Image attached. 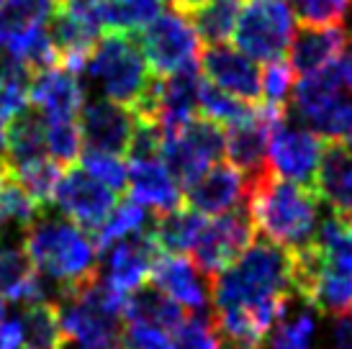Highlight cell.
<instances>
[{
    "instance_id": "obj_1",
    "label": "cell",
    "mask_w": 352,
    "mask_h": 349,
    "mask_svg": "<svg viewBox=\"0 0 352 349\" xmlns=\"http://www.w3.org/2000/svg\"><path fill=\"white\" fill-rule=\"evenodd\" d=\"M294 293L291 254L265 236H257L234 264L211 280L214 311H252L267 331H273L288 313Z\"/></svg>"
},
{
    "instance_id": "obj_2",
    "label": "cell",
    "mask_w": 352,
    "mask_h": 349,
    "mask_svg": "<svg viewBox=\"0 0 352 349\" xmlns=\"http://www.w3.org/2000/svg\"><path fill=\"white\" fill-rule=\"evenodd\" d=\"M319 195L309 185L283 180L273 167L247 183V208L257 232L285 252L303 249L316 239L319 229Z\"/></svg>"
},
{
    "instance_id": "obj_3",
    "label": "cell",
    "mask_w": 352,
    "mask_h": 349,
    "mask_svg": "<svg viewBox=\"0 0 352 349\" xmlns=\"http://www.w3.org/2000/svg\"><path fill=\"white\" fill-rule=\"evenodd\" d=\"M23 247L34 267L57 285V301L100 278L98 247L69 218L41 214L23 236Z\"/></svg>"
},
{
    "instance_id": "obj_4",
    "label": "cell",
    "mask_w": 352,
    "mask_h": 349,
    "mask_svg": "<svg viewBox=\"0 0 352 349\" xmlns=\"http://www.w3.org/2000/svg\"><path fill=\"white\" fill-rule=\"evenodd\" d=\"M85 75L93 80L103 98L111 103L137 111L147 98L155 75L147 65L137 34L106 31L96 52L85 65Z\"/></svg>"
},
{
    "instance_id": "obj_5",
    "label": "cell",
    "mask_w": 352,
    "mask_h": 349,
    "mask_svg": "<svg viewBox=\"0 0 352 349\" xmlns=\"http://www.w3.org/2000/svg\"><path fill=\"white\" fill-rule=\"evenodd\" d=\"M124 303L126 298L103 278L62 295L57 308L67 341H75L78 349H124Z\"/></svg>"
},
{
    "instance_id": "obj_6",
    "label": "cell",
    "mask_w": 352,
    "mask_h": 349,
    "mask_svg": "<svg viewBox=\"0 0 352 349\" xmlns=\"http://www.w3.org/2000/svg\"><path fill=\"white\" fill-rule=\"evenodd\" d=\"M296 34L288 0H245L234 29L236 49L254 62H280Z\"/></svg>"
},
{
    "instance_id": "obj_7",
    "label": "cell",
    "mask_w": 352,
    "mask_h": 349,
    "mask_svg": "<svg viewBox=\"0 0 352 349\" xmlns=\"http://www.w3.org/2000/svg\"><path fill=\"white\" fill-rule=\"evenodd\" d=\"M139 44L155 78L198 67L201 59V39L188 16L177 8L162 10L144 31H139Z\"/></svg>"
},
{
    "instance_id": "obj_8",
    "label": "cell",
    "mask_w": 352,
    "mask_h": 349,
    "mask_svg": "<svg viewBox=\"0 0 352 349\" xmlns=\"http://www.w3.org/2000/svg\"><path fill=\"white\" fill-rule=\"evenodd\" d=\"M226 152V131L208 118L198 116L175 134L162 136V162L180 185H190L208 167L219 165Z\"/></svg>"
},
{
    "instance_id": "obj_9",
    "label": "cell",
    "mask_w": 352,
    "mask_h": 349,
    "mask_svg": "<svg viewBox=\"0 0 352 349\" xmlns=\"http://www.w3.org/2000/svg\"><path fill=\"white\" fill-rule=\"evenodd\" d=\"M298 118L324 142H342L352 131V95L337 90L324 72L303 75L294 90Z\"/></svg>"
},
{
    "instance_id": "obj_10",
    "label": "cell",
    "mask_w": 352,
    "mask_h": 349,
    "mask_svg": "<svg viewBox=\"0 0 352 349\" xmlns=\"http://www.w3.org/2000/svg\"><path fill=\"white\" fill-rule=\"evenodd\" d=\"M257 239V226L252 221L250 208H236L232 214L216 216L214 221H206L198 242L193 247V264L214 280L219 272L234 264L247 247Z\"/></svg>"
},
{
    "instance_id": "obj_11",
    "label": "cell",
    "mask_w": 352,
    "mask_h": 349,
    "mask_svg": "<svg viewBox=\"0 0 352 349\" xmlns=\"http://www.w3.org/2000/svg\"><path fill=\"white\" fill-rule=\"evenodd\" d=\"M285 121L283 108H273L267 103H254L252 113L226 131V159L245 174L247 183L263 177L270 170L267 152L275 128Z\"/></svg>"
},
{
    "instance_id": "obj_12",
    "label": "cell",
    "mask_w": 352,
    "mask_h": 349,
    "mask_svg": "<svg viewBox=\"0 0 352 349\" xmlns=\"http://www.w3.org/2000/svg\"><path fill=\"white\" fill-rule=\"evenodd\" d=\"M52 203L75 226L96 234L118 205V193L90 177L82 167H69L59 177Z\"/></svg>"
},
{
    "instance_id": "obj_13",
    "label": "cell",
    "mask_w": 352,
    "mask_h": 349,
    "mask_svg": "<svg viewBox=\"0 0 352 349\" xmlns=\"http://www.w3.org/2000/svg\"><path fill=\"white\" fill-rule=\"evenodd\" d=\"M322 136L314 131L291 126V124H280L275 128L273 139H270V152H267V162L273 167L275 174H280L283 180L298 185H314V177L319 172L324 155Z\"/></svg>"
},
{
    "instance_id": "obj_14",
    "label": "cell",
    "mask_w": 352,
    "mask_h": 349,
    "mask_svg": "<svg viewBox=\"0 0 352 349\" xmlns=\"http://www.w3.org/2000/svg\"><path fill=\"white\" fill-rule=\"evenodd\" d=\"M198 67L211 85L226 90L229 95L239 98L250 106L263 103V75L254 59L242 54L239 49H232L226 44L206 47L201 52Z\"/></svg>"
},
{
    "instance_id": "obj_15",
    "label": "cell",
    "mask_w": 352,
    "mask_h": 349,
    "mask_svg": "<svg viewBox=\"0 0 352 349\" xmlns=\"http://www.w3.org/2000/svg\"><path fill=\"white\" fill-rule=\"evenodd\" d=\"M137 131L134 111L111 103L106 98L88 100L80 113V134L85 149L108 152V155H129V146Z\"/></svg>"
},
{
    "instance_id": "obj_16",
    "label": "cell",
    "mask_w": 352,
    "mask_h": 349,
    "mask_svg": "<svg viewBox=\"0 0 352 349\" xmlns=\"http://www.w3.org/2000/svg\"><path fill=\"white\" fill-rule=\"evenodd\" d=\"M160 247L155 244L149 229L142 234H134L124 242L113 244L106 249V275L103 280L118 293L129 298L134 291H139L152 278L155 262L160 260Z\"/></svg>"
},
{
    "instance_id": "obj_17",
    "label": "cell",
    "mask_w": 352,
    "mask_h": 349,
    "mask_svg": "<svg viewBox=\"0 0 352 349\" xmlns=\"http://www.w3.org/2000/svg\"><path fill=\"white\" fill-rule=\"evenodd\" d=\"M29 103L47 121H75L85 108V85L78 72L67 67H52L31 78Z\"/></svg>"
},
{
    "instance_id": "obj_18",
    "label": "cell",
    "mask_w": 352,
    "mask_h": 349,
    "mask_svg": "<svg viewBox=\"0 0 352 349\" xmlns=\"http://www.w3.org/2000/svg\"><path fill=\"white\" fill-rule=\"evenodd\" d=\"M186 205L196 214L224 216L236 211V205L247 203V180L245 174L229 162L208 167L198 174L190 185H186Z\"/></svg>"
},
{
    "instance_id": "obj_19",
    "label": "cell",
    "mask_w": 352,
    "mask_h": 349,
    "mask_svg": "<svg viewBox=\"0 0 352 349\" xmlns=\"http://www.w3.org/2000/svg\"><path fill=\"white\" fill-rule=\"evenodd\" d=\"M129 190H131V201H137L144 208H152L155 216L170 214L183 205L180 183L167 170L162 157L129 159Z\"/></svg>"
},
{
    "instance_id": "obj_20",
    "label": "cell",
    "mask_w": 352,
    "mask_h": 349,
    "mask_svg": "<svg viewBox=\"0 0 352 349\" xmlns=\"http://www.w3.org/2000/svg\"><path fill=\"white\" fill-rule=\"evenodd\" d=\"M311 188L334 216L352 221V149L344 142H327Z\"/></svg>"
},
{
    "instance_id": "obj_21",
    "label": "cell",
    "mask_w": 352,
    "mask_h": 349,
    "mask_svg": "<svg viewBox=\"0 0 352 349\" xmlns=\"http://www.w3.org/2000/svg\"><path fill=\"white\" fill-rule=\"evenodd\" d=\"M155 288L165 293L167 298L188 311H204L208 306V288H206V275L198 270L186 254H160L152 270Z\"/></svg>"
},
{
    "instance_id": "obj_22",
    "label": "cell",
    "mask_w": 352,
    "mask_h": 349,
    "mask_svg": "<svg viewBox=\"0 0 352 349\" xmlns=\"http://www.w3.org/2000/svg\"><path fill=\"white\" fill-rule=\"evenodd\" d=\"M0 295L13 303L50 301V282L36 275L26 247L19 242H0Z\"/></svg>"
},
{
    "instance_id": "obj_23",
    "label": "cell",
    "mask_w": 352,
    "mask_h": 349,
    "mask_svg": "<svg viewBox=\"0 0 352 349\" xmlns=\"http://www.w3.org/2000/svg\"><path fill=\"white\" fill-rule=\"evenodd\" d=\"M350 47V34L342 26H298L288 49L291 67L301 75L319 72L342 57Z\"/></svg>"
},
{
    "instance_id": "obj_24",
    "label": "cell",
    "mask_w": 352,
    "mask_h": 349,
    "mask_svg": "<svg viewBox=\"0 0 352 349\" xmlns=\"http://www.w3.org/2000/svg\"><path fill=\"white\" fill-rule=\"evenodd\" d=\"M6 136H8V157H6L8 170L47 157V118L34 106L23 108L10 118Z\"/></svg>"
},
{
    "instance_id": "obj_25",
    "label": "cell",
    "mask_w": 352,
    "mask_h": 349,
    "mask_svg": "<svg viewBox=\"0 0 352 349\" xmlns=\"http://www.w3.org/2000/svg\"><path fill=\"white\" fill-rule=\"evenodd\" d=\"M59 0H3L0 3V47L10 49L39 29H47Z\"/></svg>"
},
{
    "instance_id": "obj_26",
    "label": "cell",
    "mask_w": 352,
    "mask_h": 349,
    "mask_svg": "<svg viewBox=\"0 0 352 349\" xmlns=\"http://www.w3.org/2000/svg\"><path fill=\"white\" fill-rule=\"evenodd\" d=\"M121 319L124 324H144V326H157L173 334L186 321V308H180L155 285H142L126 298Z\"/></svg>"
},
{
    "instance_id": "obj_27",
    "label": "cell",
    "mask_w": 352,
    "mask_h": 349,
    "mask_svg": "<svg viewBox=\"0 0 352 349\" xmlns=\"http://www.w3.org/2000/svg\"><path fill=\"white\" fill-rule=\"evenodd\" d=\"M47 208H41L29 190L6 170L0 177V236L3 242H16V236L31 229V223L39 218Z\"/></svg>"
},
{
    "instance_id": "obj_28",
    "label": "cell",
    "mask_w": 352,
    "mask_h": 349,
    "mask_svg": "<svg viewBox=\"0 0 352 349\" xmlns=\"http://www.w3.org/2000/svg\"><path fill=\"white\" fill-rule=\"evenodd\" d=\"M242 0H201L188 10H180L193 23L198 39L208 47H219L234 36Z\"/></svg>"
},
{
    "instance_id": "obj_29",
    "label": "cell",
    "mask_w": 352,
    "mask_h": 349,
    "mask_svg": "<svg viewBox=\"0 0 352 349\" xmlns=\"http://www.w3.org/2000/svg\"><path fill=\"white\" fill-rule=\"evenodd\" d=\"M204 218L186 203L170 211V214L155 216V223L149 226V234L162 254H186L193 252L198 234L204 229Z\"/></svg>"
},
{
    "instance_id": "obj_30",
    "label": "cell",
    "mask_w": 352,
    "mask_h": 349,
    "mask_svg": "<svg viewBox=\"0 0 352 349\" xmlns=\"http://www.w3.org/2000/svg\"><path fill=\"white\" fill-rule=\"evenodd\" d=\"M21 334H23L21 349H65L67 344L54 301L29 303L21 316Z\"/></svg>"
},
{
    "instance_id": "obj_31",
    "label": "cell",
    "mask_w": 352,
    "mask_h": 349,
    "mask_svg": "<svg viewBox=\"0 0 352 349\" xmlns=\"http://www.w3.org/2000/svg\"><path fill=\"white\" fill-rule=\"evenodd\" d=\"M162 13V0H100L103 31L139 34Z\"/></svg>"
},
{
    "instance_id": "obj_32",
    "label": "cell",
    "mask_w": 352,
    "mask_h": 349,
    "mask_svg": "<svg viewBox=\"0 0 352 349\" xmlns=\"http://www.w3.org/2000/svg\"><path fill=\"white\" fill-rule=\"evenodd\" d=\"M147 226V211L137 201H124L113 208V214L108 216V221L93 234V242L98 247V252H106L113 244L124 242L134 234H142Z\"/></svg>"
},
{
    "instance_id": "obj_33",
    "label": "cell",
    "mask_w": 352,
    "mask_h": 349,
    "mask_svg": "<svg viewBox=\"0 0 352 349\" xmlns=\"http://www.w3.org/2000/svg\"><path fill=\"white\" fill-rule=\"evenodd\" d=\"M252 113V106L239 100V98L229 95L226 90L211 85L208 80L201 82V93H198V116L214 121L219 126H234L239 121H245Z\"/></svg>"
},
{
    "instance_id": "obj_34",
    "label": "cell",
    "mask_w": 352,
    "mask_h": 349,
    "mask_svg": "<svg viewBox=\"0 0 352 349\" xmlns=\"http://www.w3.org/2000/svg\"><path fill=\"white\" fill-rule=\"evenodd\" d=\"M8 170V167H6ZM16 180H19L29 195L41 205V208H47L52 203V198H54V190H57V183L59 177H62V167L57 162H52L50 157H41V159H34L29 165H21L16 170H8Z\"/></svg>"
},
{
    "instance_id": "obj_35",
    "label": "cell",
    "mask_w": 352,
    "mask_h": 349,
    "mask_svg": "<svg viewBox=\"0 0 352 349\" xmlns=\"http://www.w3.org/2000/svg\"><path fill=\"white\" fill-rule=\"evenodd\" d=\"M82 134L75 121H47V155L62 170H69L80 162L82 155Z\"/></svg>"
},
{
    "instance_id": "obj_36",
    "label": "cell",
    "mask_w": 352,
    "mask_h": 349,
    "mask_svg": "<svg viewBox=\"0 0 352 349\" xmlns=\"http://www.w3.org/2000/svg\"><path fill=\"white\" fill-rule=\"evenodd\" d=\"M90 177H96L98 183L108 185L111 190L124 193L129 185V165L121 159V155H108V152H96V149H82L78 162Z\"/></svg>"
},
{
    "instance_id": "obj_37",
    "label": "cell",
    "mask_w": 352,
    "mask_h": 349,
    "mask_svg": "<svg viewBox=\"0 0 352 349\" xmlns=\"http://www.w3.org/2000/svg\"><path fill=\"white\" fill-rule=\"evenodd\" d=\"M316 321L309 311H298L291 319L283 316L270 334V349H314Z\"/></svg>"
},
{
    "instance_id": "obj_38",
    "label": "cell",
    "mask_w": 352,
    "mask_h": 349,
    "mask_svg": "<svg viewBox=\"0 0 352 349\" xmlns=\"http://www.w3.org/2000/svg\"><path fill=\"white\" fill-rule=\"evenodd\" d=\"M173 349H224L214 321L206 316H186V321L173 331Z\"/></svg>"
},
{
    "instance_id": "obj_39",
    "label": "cell",
    "mask_w": 352,
    "mask_h": 349,
    "mask_svg": "<svg viewBox=\"0 0 352 349\" xmlns=\"http://www.w3.org/2000/svg\"><path fill=\"white\" fill-rule=\"evenodd\" d=\"M352 0H298L296 16L303 26H342Z\"/></svg>"
},
{
    "instance_id": "obj_40",
    "label": "cell",
    "mask_w": 352,
    "mask_h": 349,
    "mask_svg": "<svg viewBox=\"0 0 352 349\" xmlns=\"http://www.w3.org/2000/svg\"><path fill=\"white\" fill-rule=\"evenodd\" d=\"M294 72L296 69L288 62H270L263 72V103L285 111L288 95L294 90Z\"/></svg>"
},
{
    "instance_id": "obj_41",
    "label": "cell",
    "mask_w": 352,
    "mask_h": 349,
    "mask_svg": "<svg viewBox=\"0 0 352 349\" xmlns=\"http://www.w3.org/2000/svg\"><path fill=\"white\" fill-rule=\"evenodd\" d=\"M124 349H173V334L144 324H124Z\"/></svg>"
},
{
    "instance_id": "obj_42",
    "label": "cell",
    "mask_w": 352,
    "mask_h": 349,
    "mask_svg": "<svg viewBox=\"0 0 352 349\" xmlns=\"http://www.w3.org/2000/svg\"><path fill=\"white\" fill-rule=\"evenodd\" d=\"M23 334H21V316L6 319L0 324V349H21Z\"/></svg>"
},
{
    "instance_id": "obj_43",
    "label": "cell",
    "mask_w": 352,
    "mask_h": 349,
    "mask_svg": "<svg viewBox=\"0 0 352 349\" xmlns=\"http://www.w3.org/2000/svg\"><path fill=\"white\" fill-rule=\"evenodd\" d=\"M329 349H352V313L334 319Z\"/></svg>"
},
{
    "instance_id": "obj_44",
    "label": "cell",
    "mask_w": 352,
    "mask_h": 349,
    "mask_svg": "<svg viewBox=\"0 0 352 349\" xmlns=\"http://www.w3.org/2000/svg\"><path fill=\"white\" fill-rule=\"evenodd\" d=\"M8 157V136H6V124L0 121V165H6Z\"/></svg>"
},
{
    "instance_id": "obj_45",
    "label": "cell",
    "mask_w": 352,
    "mask_h": 349,
    "mask_svg": "<svg viewBox=\"0 0 352 349\" xmlns=\"http://www.w3.org/2000/svg\"><path fill=\"white\" fill-rule=\"evenodd\" d=\"M8 319V308H6V298L0 295V324Z\"/></svg>"
},
{
    "instance_id": "obj_46",
    "label": "cell",
    "mask_w": 352,
    "mask_h": 349,
    "mask_svg": "<svg viewBox=\"0 0 352 349\" xmlns=\"http://www.w3.org/2000/svg\"><path fill=\"white\" fill-rule=\"evenodd\" d=\"M347 144H350V149H352V131H350V136H347Z\"/></svg>"
},
{
    "instance_id": "obj_47",
    "label": "cell",
    "mask_w": 352,
    "mask_h": 349,
    "mask_svg": "<svg viewBox=\"0 0 352 349\" xmlns=\"http://www.w3.org/2000/svg\"><path fill=\"white\" fill-rule=\"evenodd\" d=\"M3 172H6V165H0V177H3Z\"/></svg>"
},
{
    "instance_id": "obj_48",
    "label": "cell",
    "mask_w": 352,
    "mask_h": 349,
    "mask_svg": "<svg viewBox=\"0 0 352 349\" xmlns=\"http://www.w3.org/2000/svg\"><path fill=\"white\" fill-rule=\"evenodd\" d=\"M288 3H294V5H296V3H298V0H288Z\"/></svg>"
},
{
    "instance_id": "obj_49",
    "label": "cell",
    "mask_w": 352,
    "mask_h": 349,
    "mask_svg": "<svg viewBox=\"0 0 352 349\" xmlns=\"http://www.w3.org/2000/svg\"><path fill=\"white\" fill-rule=\"evenodd\" d=\"M0 3H3V0H0Z\"/></svg>"
}]
</instances>
